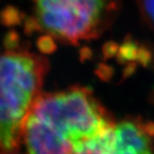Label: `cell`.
<instances>
[{"mask_svg":"<svg viewBox=\"0 0 154 154\" xmlns=\"http://www.w3.org/2000/svg\"><path fill=\"white\" fill-rule=\"evenodd\" d=\"M113 123L86 87L41 93L25 120L21 143L26 154H73L76 146Z\"/></svg>","mask_w":154,"mask_h":154,"instance_id":"6da1fadb","label":"cell"},{"mask_svg":"<svg viewBox=\"0 0 154 154\" xmlns=\"http://www.w3.org/2000/svg\"><path fill=\"white\" fill-rule=\"evenodd\" d=\"M47 59L23 50L0 53V151H16L21 144L25 120L42 86Z\"/></svg>","mask_w":154,"mask_h":154,"instance_id":"7a4b0ae2","label":"cell"},{"mask_svg":"<svg viewBox=\"0 0 154 154\" xmlns=\"http://www.w3.org/2000/svg\"><path fill=\"white\" fill-rule=\"evenodd\" d=\"M120 0H35L27 29L76 45L100 36L114 20Z\"/></svg>","mask_w":154,"mask_h":154,"instance_id":"3957f363","label":"cell"},{"mask_svg":"<svg viewBox=\"0 0 154 154\" xmlns=\"http://www.w3.org/2000/svg\"><path fill=\"white\" fill-rule=\"evenodd\" d=\"M138 119L113 123L76 146L73 154H154L152 132Z\"/></svg>","mask_w":154,"mask_h":154,"instance_id":"277c9868","label":"cell"},{"mask_svg":"<svg viewBox=\"0 0 154 154\" xmlns=\"http://www.w3.org/2000/svg\"><path fill=\"white\" fill-rule=\"evenodd\" d=\"M138 7L142 19L154 30V0H138Z\"/></svg>","mask_w":154,"mask_h":154,"instance_id":"5b68a950","label":"cell"},{"mask_svg":"<svg viewBox=\"0 0 154 154\" xmlns=\"http://www.w3.org/2000/svg\"><path fill=\"white\" fill-rule=\"evenodd\" d=\"M0 154H17L15 151H1Z\"/></svg>","mask_w":154,"mask_h":154,"instance_id":"8992f818","label":"cell"}]
</instances>
